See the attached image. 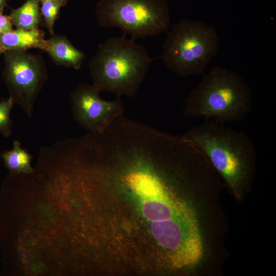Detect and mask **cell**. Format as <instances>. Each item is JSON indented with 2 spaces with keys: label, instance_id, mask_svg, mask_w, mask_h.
Returning <instances> with one entry per match:
<instances>
[{
  "label": "cell",
  "instance_id": "2",
  "mask_svg": "<svg viewBox=\"0 0 276 276\" xmlns=\"http://www.w3.org/2000/svg\"><path fill=\"white\" fill-rule=\"evenodd\" d=\"M252 91L237 72L216 66L203 75L200 83L185 99L183 114L188 118H203L216 123L239 121L252 107Z\"/></svg>",
  "mask_w": 276,
  "mask_h": 276
},
{
  "label": "cell",
  "instance_id": "4",
  "mask_svg": "<svg viewBox=\"0 0 276 276\" xmlns=\"http://www.w3.org/2000/svg\"><path fill=\"white\" fill-rule=\"evenodd\" d=\"M167 34L158 58L179 76L202 73L217 54V31L204 22L183 19L173 25Z\"/></svg>",
  "mask_w": 276,
  "mask_h": 276
},
{
  "label": "cell",
  "instance_id": "5",
  "mask_svg": "<svg viewBox=\"0 0 276 276\" xmlns=\"http://www.w3.org/2000/svg\"><path fill=\"white\" fill-rule=\"evenodd\" d=\"M96 15L101 27H116L135 40L167 33L171 22L163 0H100Z\"/></svg>",
  "mask_w": 276,
  "mask_h": 276
},
{
  "label": "cell",
  "instance_id": "15",
  "mask_svg": "<svg viewBox=\"0 0 276 276\" xmlns=\"http://www.w3.org/2000/svg\"><path fill=\"white\" fill-rule=\"evenodd\" d=\"M7 6L6 0H0V14H2L5 8Z\"/></svg>",
  "mask_w": 276,
  "mask_h": 276
},
{
  "label": "cell",
  "instance_id": "11",
  "mask_svg": "<svg viewBox=\"0 0 276 276\" xmlns=\"http://www.w3.org/2000/svg\"><path fill=\"white\" fill-rule=\"evenodd\" d=\"M0 156L10 173L29 174L34 172L31 165L32 155L21 148L17 140L13 142L12 149L3 152Z\"/></svg>",
  "mask_w": 276,
  "mask_h": 276
},
{
  "label": "cell",
  "instance_id": "17",
  "mask_svg": "<svg viewBox=\"0 0 276 276\" xmlns=\"http://www.w3.org/2000/svg\"><path fill=\"white\" fill-rule=\"evenodd\" d=\"M39 2L43 3L44 2L49 1H53V0H38Z\"/></svg>",
  "mask_w": 276,
  "mask_h": 276
},
{
  "label": "cell",
  "instance_id": "1",
  "mask_svg": "<svg viewBox=\"0 0 276 276\" xmlns=\"http://www.w3.org/2000/svg\"><path fill=\"white\" fill-rule=\"evenodd\" d=\"M182 135L204 154L234 193L240 195L250 181L255 159V147L248 135L209 122Z\"/></svg>",
  "mask_w": 276,
  "mask_h": 276
},
{
  "label": "cell",
  "instance_id": "9",
  "mask_svg": "<svg viewBox=\"0 0 276 276\" xmlns=\"http://www.w3.org/2000/svg\"><path fill=\"white\" fill-rule=\"evenodd\" d=\"M44 32L39 28L34 30L17 29L0 34V43L6 50L23 51L36 48L44 51Z\"/></svg>",
  "mask_w": 276,
  "mask_h": 276
},
{
  "label": "cell",
  "instance_id": "7",
  "mask_svg": "<svg viewBox=\"0 0 276 276\" xmlns=\"http://www.w3.org/2000/svg\"><path fill=\"white\" fill-rule=\"evenodd\" d=\"M99 93L93 85L80 84L70 94L74 118L89 132H103L124 113L120 97L106 101Z\"/></svg>",
  "mask_w": 276,
  "mask_h": 276
},
{
  "label": "cell",
  "instance_id": "6",
  "mask_svg": "<svg viewBox=\"0 0 276 276\" xmlns=\"http://www.w3.org/2000/svg\"><path fill=\"white\" fill-rule=\"evenodd\" d=\"M4 55L2 76L9 97L31 118L35 99L48 77L43 59L23 51L6 50Z\"/></svg>",
  "mask_w": 276,
  "mask_h": 276
},
{
  "label": "cell",
  "instance_id": "8",
  "mask_svg": "<svg viewBox=\"0 0 276 276\" xmlns=\"http://www.w3.org/2000/svg\"><path fill=\"white\" fill-rule=\"evenodd\" d=\"M45 51L57 64L79 70L85 55L64 35H53L45 40Z\"/></svg>",
  "mask_w": 276,
  "mask_h": 276
},
{
  "label": "cell",
  "instance_id": "16",
  "mask_svg": "<svg viewBox=\"0 0 276 276\" xmlns=\"http://www.w3.org/2000/svg\"><path fill=\"white\" fill-rule=\"evenodd\" d=\"M5 51H6V49L4 48V47L0 43V55L2 54H4V53Z\"/></svg>",
  "mask_w": 276,
  "mask_h": 276
},
{
  "label": "cell",
  "instance_id": "13",
  "mask_svg": "<svg viewBox=\"0 0 276 276\" xmlns=\"http://www.w3.org/2000/svg\"><path fill=\"white\" fill-rule=\"evenodd\" d=\"M14 104L10 97L0 101V133L6 138L12 134V121L10 114Z\"/></svg>",
  "mask_w": 276,
  "mask_h": 276
},
{
  "label": "cell",
  "instance_id": "3",
  "mask_svg": "<svg viewBox=\"0 0 276 276\" xmlns=\"http://www.w3.org/2000/svg\"><path fill=\"white\" fill-rule=\"evenodd\" d=\"M155 59L149 56L143 45L124 35L109 38L100 44L89 63L92 85L100 92L132 97Z\"/></svg>",
  "mask_w": 276,
  "mask_h": 276
},
{
  "label": "cell",
  "instance_id": "10",
  "mask_svg": "<svg viewBox=\"0 0 276 276\" xmlns=\"http://www.w3.org/2000/svg\"><path fill=\"white\" fill-rule=\"evenodd\" d=\"M38 0H26L19 7L13 9L9 15L16 28L34 30L38 28L41 21Z\"/></svg>",
  "mask_w": 276,
  "mask_h": 276
},
{
  "label": "cell",
  "instance_id": "12",
  "mask_svg": "<svg viewBox=\"0 0 276 276\" xmlns=\"http://www.w3.org/2000/svg\"><path fill=\"white\" fill-rule=\"evenodd\" d=\"M67 0H53L41 3L40 13L44 25L50 34L54 35V26L58 18L60 9L67 3Z\"/></svg>",
  "mask_w": 276,
  "mask_h": 276
},
{
  "label": "cell",
  "instance_id": "14",
  "mask_svg": "<svg viewBox=\"0 0 276 276\" xmlns=\"http://www.w3.org/2000/svg\"><path fill=\"white\" fill-rule=\"evenodd\" d=\"M12 26L13 24L9 16L0 14V34L11 31Z\"/></svg>",
  "mask_w": 276,
  "mask_h": 276
}]
</instances>
